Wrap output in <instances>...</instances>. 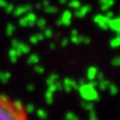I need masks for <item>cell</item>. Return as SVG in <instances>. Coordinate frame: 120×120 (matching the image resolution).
<instances>
[{
	"label": "cell",
	"instance_id": "obj_1",
	"mask_svg": "<svg viewBox=\"0 0 120 120\" xmlns=\"http://www.w3.org/2000/svg\"><path fill=\"white\" fill-rule=\"evenodd\" d=\"M0 120H29L22 103L0 94Z\"/></svg>",
	"mask_w": 120,
	"mask_h": 120
}]
</instances>
